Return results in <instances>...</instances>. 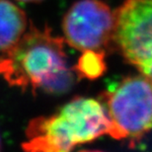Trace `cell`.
I'll return each instance as SVG.
<instances>
[{"label": "cell", "mask_w": 152, "mask_h": 152, "mask_svg": "<svg viewBox=\"0 0 152 152\" xmlns=\"http://www.w3.org/2000/svg\"><path fill=\"white\" fill-rule=\"evenodd\" d=\"M111 121L110 135L133 143L152 129V80L143 74L129 76L104 93Z\"/></svg>", "instance_id": "obj_3"}, {"label": "cell", "mask_w": 152, "mask_h": 152, "mask_svg": "<svg viewBox=\"0 0 152 152\" xmlns=\"http://www.w3.org/2000/svg\"><path fill=\"white\" fill-rule=\"evenodd\" d=\"M27 31L25 12L10 0H0V53L12 50Z\"/></svg>", "instance_id": "obj_6"}, {"label": "cell", "mask_w": 152, "mask_h": 152, "mask_svg": "<svg viewBox=\"0 0 152 152\" xmlns=\"http://www.w3.org/2000/svg\"><path fill=\"white\" fill-rule=\"evenodd\" d=\"M16 1L22 2V3H36V2L42 1V0H16Z\"/></svg>", "instance_id": "obj_8"}, {"label": "cell", "mask_w": 152, "mask_h": 152, "mask_svg": "<svg viewBox=\"0 0 152 152\" xmlns=\"http://www.w3.org/2000/svg\"><path fill=\"white\" fill-rule=\"evenodd\" d=\"M114 42L138 70L152 64V0H126L115 11Z\"/></svg>", "instance_id": "obj_5"}, {"label": "cell", "mask_w": 152, "mask_h": 152, "mask_svg": "<svg viewBox=\"0 0 152 152\" xmlns=\"http://www.w3.org/2000/svg\"><path fill=\"white\" fill-rule=\"evenodd\" d=\"M0 149H1V140H0Z\"/></svg>", "instance_id": "obj_9"}, {"label": "cell", "mask_w": 152, "mask_h": 152, "mask_svg": "<svg viewBox=\"0 0 152 152\" xmlns=\"http://www.w3.org/2000/svg\"><path fill=\"white\" fill-rule=\"evenodd\" d=\"M64 39L50 30L31 26L21 41L0 58V73L9 83L23 89L62 93L73 82L63 48Z\"/></svg>", "instance_id": "obj_1"}, {"label": "cell", "mask_w": 152, "mask_h": 152, "mask_svg": "<svg viewBox=\"0 0 152 152\" xmlns=\"http://www.w3.org/2000/svg\"><path fill=\"white\" fill-rule=\"evenodd\" d=\"M75 69L83 77L88 79L98 78L106 69L104 53L99 50L82 51V56L79 57Z\"/></svg>", "instance_id": "obj_7"}, {"label": "cell", "mask_w": 152, "mask_h": 152, "mask_svg": "<svg viewBox=\"0 0 152 152\" xmlns=\"http://www.w3.org/2000/svg\"><path fill=\"white\" fill-rule=\"evenodd\" d=\"M62 31L75 50L103 51L114 42L115 12L101 0H79L65 13Z\"/></svg>", "instance_id": "obj_4"}, {"label": "cell", "mask_w": 152, "mask_h": 152, "mask_svg": "<svg viewBox=\"0 0 152 152\" xmlns=\"http://www.w3.org/2000/svg\"><path fill=\"white\" fill-rule=\"evenodd\" d=\"M111 121L104 104L76 97L48 117L30 121L23 148L28 151L65 152L75 146L110 135Z\"/></svg>", "instance_id": "obj_2"}]
</instances>
